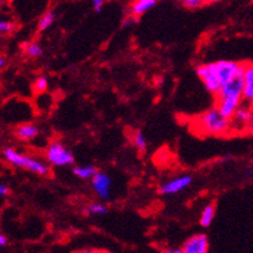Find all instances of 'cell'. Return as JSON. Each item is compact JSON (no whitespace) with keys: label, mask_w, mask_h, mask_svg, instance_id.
<instances>
[{"label":"cell","mask_w":253,"mask_h":253,"mask_svg":"<svg viewBox=\"0 0 253 253\" xmlns=\"http://www.w3.org/2000/svg\"><path fill=\"white\" fill-rule=\"evenodd\" d=\"M246 129L248 130V132H250V133H252V134H253V117L251 118L250 122H248V123H247Z\"/></svg>","instance_id":"obj_23"},{"label":"cell","mask_w":253,"mask_h":253,"mask_svg":"<svg viewBox=\"0 0 253 253\" xmlns=\"http://www.w3.org/2000/svg\"><path fill=\"white\" fill-rule=\"evenodd\" d=\"M7 194H8V187L0 183V197H4V195H7Z\"/></svg>","instance_id":"obj_24"},{"label":"cell","mask_w":253,"mask_h":253,"mask_svg":"<svg viewBox=\"0 0 253 253\" xmlns=\"http://www.w3.org/2000/svg\"><path fill=\"white\" fill-rule=\"evenodd\" d=\"M48 163L54 167H69L74 164V155L63 143L52 142L45 153Z\"/></svg>","instance_id":"obj_5"},{"label":"cell","mask_w":253,"mask_h":253,"mask_svg":"<svg viewBox=\"0 0 253 253\" xmlns=\"http://www.w3.org/2000/svg\"><path fill=\"white\" fill-rule=\"evenodd\" d=\"M157 5V0H134L132 4V14L133 16H142L143 13H146L147 10H150Z\"/></svg>","instance_id":"obj_12"},{"label":"cell","mask_w":253,"mask_h":253,"mask_svg":"<svg viewBox=\"0 0 253 253\" xmlns=\"http://www.w3.org/2000/svg\"><path fill=\"white\" fill-rule=\"evenodd\" d=\"M243 100L253 103V63L243 65Z\"/></svg>","instance_id":"obj_9"},{"label":"cell","mask_w":253,"mask_h":253,"mask_svg":"<svg viewBox=\"0 0 253 253\" xmlns=\"http://www.w3.org/2000/svg\"><path fill=\"white\" fill-rule=\"evenodd\" d=\"M4 65H5V60H4V57L0 56V69H1V67H3Z\"/></svg>","instance_id":"obj_27"},{"label":"cell","mask_w":253,"mask_h":253,"mask_svg":"<svg viewBox=\"0 0 253 253\" xmlns=\"http://www.w3.org/2000/svg\"><path fill=\"white\" fill-rule=\"evenodd\" d=\"M5 244H7V238L4 237L3 234H0V250H1Z\"/></svg>","instance_id":"obj_25"},{"label":"cell","mask_w":253,"mask_h":253,"mask_svg":"<svg viewBox=\"0 0 253 253\" xmlns=\"http://www.w3.org/2000/svg\"><path fill=\"white\" fill-rule=\"evenodd\" d=\"M111 186H113V182L110 177L103 172L97 170V173L92 178V187L94 193L102 199H109L111 195Z\"/></svg>","instance_id":"obj_6"},{"label":"cell","mask_w":253,"mask_h":253,"mask_svg":"<svg viewBox=\"0 0 253 253\" xmlns=\"http://www.w3.org/2000/svg\"><path fill=\"white\" fill-rule=\"evenodd\" d=\"M73 172L80 180H92L97 173V169L93 166H78L74 168Z\"/></svg>","instance_id":"obj_13"},{"label":"cell","mask_w":253,"mask_h":253,"mask_svg":"<svg viewBox=\"0 0 253 253\" xmlns=\"http://www.w3.org/2000/svg\"><path fill=\"white\" fill-rule=\"evenodd\" d=\"M180 1L187 8H198L206 3V0H180Z\"/></svg>","instance_id":"obj_21"},{"label":"cell","mask_w":253,"mask_h":253,"mask_svg":"<svg viewBox=\"0 0 253 253\" xmlns=\"http://www.w3.org/2000/svg\"><path fill=\"white\" fill-rule=\"evenodd\" d=\"M54 20H56V14H54L53 12H45L39 20L38 29H39L40 31L48 30V29L54 24Z\"/></svg>","instance_id":"obj_15"},{"label":"cell","mask_w":253,"mask_h":253,"mask_svg":"<svg viewBox=\"0 0 253 253\" xmlns=\"http://www.w3.org/2000/svg\"><path fill=\"white\" fill-rule=\"evenodd\" d=\"M217 1H220V0H206V3H217Z\"/></svg>","instance_id":"obj_28"},{"label":"cell","mask_w":253,"mask_h":253,"mask_svg":"<svg viewBox=\"0 0 253 253\" xmlns=\"http://www.w3.org/2000/svg\"><path fill=\"white\" fill-rule=\"evenodd\" d=\"M253 117V111L251 110L250 107L240 106L235 114L231 118V126H238L242 129H246L247 123L250 122L251 118Z\"/></svg>","instance_id":"obj_10"},{"label":"cell","mask_w":253,"mask_h":253,"mask_svg":"<svg viewBox=\"0 0 253 253\" xmlns=\"http://www.w3.org/2000/svg\"><path fill=\"white\" fill-rule=\"evenodd\" d=\"M168 253H183L182 248H169V250L167 251Z\"/></svg>","instance_id":"obj_26"},{"label":"cell","mask_w":253,"mask_h":253,"mask_svg":"<svg viewBox=\"0 0 253 253\" xmlns=\"http://www.w3.org/2000/svg\"><path fill=\"white\" fill-rule=\"evenodd\" d=\"M85 212L88 214H92V216H102V214H105L107 212V207L101 203H93L88 207Z\"/></svg>","instance_id":"obj_17"},{"label":"cell","mask_w":253,"mask_h":253,"mask_svg":"<svg viewBox=\"0 0 253 253\" xmlns=\"http://www.w3.org/2000/svg\"><path fill=\"white\" fill-rule=\"evenodd\" d=\"M48 88V79L45 77H39L35 83H34V89L37 90L38 93H43Z\"/></svg>","instance_id":"obj_19"},{"label":"cell","mask_w":253,"mask_h":253,"mask_svg":"<svg viewBox=\"0 0 253 253\" xmlns=\"http://www.w3.org/2000/svg\"><path fill=\"white\" fill-rule=\"evenodd\" d=\"M243 73L226 85H223L216 94V107L223 117L231 119L235 111L243 102Z\"/></svg>","instance_id":"obj_2"},{"label":"cell","mask_w":253,"mask_h":253,"mask_svg":"<svg viewBox=\"0 0 253 253\" xmlns=\"http://www.w3.org/2000/svg\"><path fill=\"white\" fill-rule=\"evenodd\" d=\"M243 73V65L234 61H217V62L200 65L197 69L199 79L203 82L207 90L217 94L218 90Z\"/></svg>","instance_id":"obj_1"},{"label":"cell","mask_w":253,"mask_h":253,"mask_svg":"<svg viewBox=\"0 0 253 253\" xmlns=\"http://www.w3.org/2000/svg\"><path fill=\"white\" fill-rule=\"evenodd\" d=\"M4 158L10 164L24 168L26 170H30L34 173L40 174V176H45V174L49 173V168L42 160L34 159V158L18 153V151H16L14 149H10V147L4 150Z\"/></svg>","instance_id":"obj_4"},{"label":"cell","mask_w":253,"mask_h":253,"mask_svg":"<svg viewBox=\"0 0 253 253\" xmlns=\"http://www.w3.org/2000/svg\"><path fill=\"white\" fill-rule=\"evenodd\" d=\"M25 52H26L27 56L33 57V58H38V57L43 54V48L40 47L38 43H30L25 47Z\"/></svg>","instance_id":"obj_18"},{"label":"cell","mask_w":253,"mask_h":253,"mask_svg":"<svg viewBox=\"0 0 253 253\" xmlns=\"http://www.w3.org/2000/svg\"><path fill=\"white\" fill-rule=\"evenodd\" d=\"M191 182H193L191 176H178L173 178V180L168 181L164 185H162L160 186V194H163V195H173V194L180 193V191L186 189L187 186H190Z\"/></svg>","instance_id":"obj_8"},{"label":"cell","mask_w":253,"mask_h":253,"mask_svg":"<svg viewBox=\"0 0 253 253\" xmlns=\"http://www.w3.org/2000/svg\"><path fill=\"white\" fill-rule=\"evenodd\" d=\"M214 214H216V210H214V207L212 204L204 207L203 212L200 214V225L203 227L211 226V223L214 218Z\"/></svg>","instance_id":"obj_14"},{"label":"cell","mask_w":253,"mask_h":253,"mask_svg":"<svg viewBox=\"0 0 253 253\" xmlns=\"http://www.w3.org/2000/svg\"><path fill=\"white\" fill-rule=\"evenodd\" d=\"M13 24L8 20H0V34H8L13 31Z\"/></svg>","instance_id":"obj_20"},{"label":"cell","mask_w":253,"mask_h":253,"mask_svg":"<svg viewBox=\"0 0 253 253\" xmlns=\"http://www.w3.org/2000/svg\"><path fill=\"white\" fill-rule=\"evenodd\" d=\"M38 134H39V129L34 124H24V126H18L16 130L17 138H20L21 141H31Z\"/></svg>","instance_id":"obj_11"},{"label":"cell","mask_w":253,"mask_h":253,"mask_svg":"<svg viewBox=\"0 0 253 253\" xmlns=\"http://www.w3.org/2000/svg\"><path fill=\"white\" fill-rule=\"evenodd\" d=\"M133 143H134V146H136L137 150L143 151L145 149H146V146H147L146 137H145V134H143L141 130H137V132H134Z\"/></svg>","instance_id":"obj_16"},{"label":"cell","mask_w":253,"mask_h":253,"mask_svg":"<svg viewBox=\"0 0 253 253\" xmlns=\"http://www.w3.org/2000/svg\"><path fill=\"white\" fill-rule=\"evenodd\" d=\"M106 1L107 0H92V8H93L94 12H101Z\"/></svg>","instance_id":"obj_22"},{"label":"cell","mask_w":253,"mask_h":253,"mask_svg":"<svg viewBox=\"0 0 253 253\" xmlns=\"http://www.w3.org/2000/svg\"><path fill=\"white\" fill-rule=\"evenodd\" d=\"M200 133L212 134V136H221V134L227 133L231 129V119L223 117L218 111L217 107L211 109L202 114L197 119L195 124Z\"/></svg>","instance_id":"obj_3"},{"label":"cell","mask_w":253,"mask_h":253,"mask_svg":"<svg viewBox=\"0 0 253 253\" xmlns=\"http://www.w3.org/2000/svg\"><path fill=\"white\" fill-rule=\"evenodd\" d=\"M210 250V242L204 234L194 235L185 242L182 247L183 253H207Z\"/></svg>","instance_id":"obj_7"}]
</instances>
